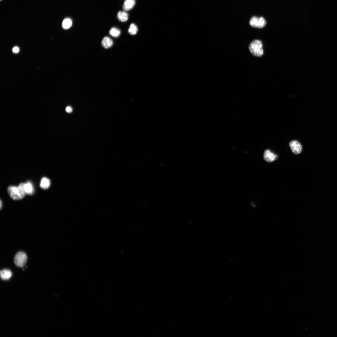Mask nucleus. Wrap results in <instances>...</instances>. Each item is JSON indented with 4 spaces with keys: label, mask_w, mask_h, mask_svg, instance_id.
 <instances>
[{
    "label": "nucleus",
    "mask_w": 337,
    "mask_h": 337,
    "mask_svg": "<svg viewBox=\"0 0 337 337\" xmlns=\"http://www.w3.org/2000/svg\"><path fill=\"white\" fill-rule=\"evenodd\" d=\"M24 183L20 184L18 186H12L8 188V192L13 200H18L22 199L26 194L24 187Z\"/></svg>",
    "instance_id": "obj_1"
},
{
    "label": "nucleus",
    "mask_w": 337,
    "mask_h": 337,
    "mask_svg": "<svg viewBox=\"0 0 337 337\" xmlns=\"http://www.w3.org/2000/svg\"><path fill=\"white\" fill-rule=\"evenodd\" d=\"M249 51L254 56L260 57L264 55L262 42L259 40H253L248 47Z\"/></svg>",
    "instance_id": "obj_2"
},
{
    "label": "nucleus",
    "mask_w": 337,
    "mask_h": 337,
    "mask_svg": "<svg viewBox=\"0 0 337 337\" xmlns=\"http://www.w3.org/2000/svg\"><path fill=\"white\" fill-rule=\"evenodd\" d=\"M27 257L26 254L23 252H19L16 255L14 258L15 265L19 267H23L26 263Z\"/></svg>",
    "instance_id": "obj_3"
},
{
    "label": "nucleus",
    "mask_w": 337,
    "mask_h": 337,
    "mask_svg": "<svg viewBox=\"0 0 337 337\" xmlns=\"http://www.w3.org/2000/svg\"><path fill=\"white\" fill-rule=\"evenodd\" d=\"M289 146L293 152L297 154L300 153L302 151V146L299 141L293 140L291 141L289 143Z\"/></svg>",
    "instance_id": "obj_4"
},
{
    "label": "nucleus",
    "mask_w": 337,
    "mask_h": 337,
    "mask_svg": "<svg viewBox=\"0 0 337 337\" xmlns=\"http://www.w3.org/2000/svg\"><path fill=\"white\" fill-rule=\"evenodd\" d=\"M264 157L265 160L268 162L271 163L277 159L278 156L270 150H267L264 153Z\"/></svg>",
    "instance_id": "obj_5"
},
{
    "label": "nucleus",
    "mask_w": 337,
    "mask_h": 337,
    "mask_svg": "<svg viewBox=\"0 0 337 337\" xmlns=\"http://www.w3.org/2000/svg\"><path fill=\"white\" fill-rule=\"evenodd\" d=\"M135 0H125L123 6V8L125 11L132 10L135 5Z\"/></svg>",
    "instance_id": "obj_6"
},
{
    "label": "nucleus",
    "mask_w": 337,
    "mask_h": 337,
    "mask_svg": "<svg viewBox=\"0 0 337 337\" xmlns=\"http://www.w3.org/2000/svg\"><path fill=\"white\" fill-rule=\"evenodd\" d=\"M1 279L3 280H8L12 277V273L10 270L4 269L0 273Z\"/></svg>",
    "instance_id": "obj_7"
},
{
    "label": "nucleus",
    "mask_w": 337,
    "mask_h": 337,
    "mask_svg": "<svg viewBox=\"0 0 337 337\" xmlns=\"http://www.w3.org/2000/svg\"><path fill=\"white\" fill-rule=\"evenodd\" d=\"M112 40L109 37H106L103 39L102 44L103 48L107 49L111 48L113 45Z\"/></svg>",
    "instance_id": "obj_8"
},
{
    "label": "nucleus",
    "mask_w": 337,
    "mask_h": 337,
    "mask_svg": "<svg viewBox=\"0 0 337 337\" xmlns=\"http://www.w3.org/2000/svg\"><path fill=\"white\" fill-rule=\"evenodd\" d=\"M24 190L26 194L32 195L34 193V188L31 182L28 181L24 183Z\"/></svg>",
    "instance_id": "obj_9"
},
{
    "label": "nucleus",
    "mask_w": 337,
    "mask_h": 337,
    "mask_svg": "<svg viewBox=\"0 0 337 337\" xmlns=\"http://www.w3.org/2000/svg\"><path fill=\"white\" fill-rule=\"evenodd\" d=\"M117 16L119 21L122 22H125L129 18V15L126 11H120L118 13Z\"/></svg>",
    "instance_id": "obj_10"
},
{
    "label": "nucleus",
    "mask_w": 337,
    "mask_h": 337,
    "mask_svg": "<svg viewBox=\"0 0 337 337\" xmlns=\"http://www.w3.org/2000/svg\"><path fill=\"white\" fill-rule=\"evenodd\" d=\"M50 179L46 177H44L42 178L40 182V186L43 189L46 190L50 187Z\"/></svg>",
    "instance_id": "obj_11"
},
{
    "label": "nucleus",
    "mask_w": 337,
    "mask_h": 337,
    "mask_svg": "<svg viewBox=\"0 0 337 337\" xmlns=\"http://www.w3.org/2000/svg\"><path fill=\"white\" fill-rule=\"evenodd\" d=\"M138 29L137 26L134 24H131L130 27L128 30L129 32L131 35H136L138 32Z\"/></svg>",
    "instance_id": "obj_12"
},
{
    "label": "nucleus",
    "mask_w": 337,
    "mask_h": 337,
    "mask_svg": "<svg viewBox=\"0 0 337 337\" xmlns=\"http://www.w3.org/2000/svg\"><path fill=\"white\" fill-rule=\"evenodd\" d=\"M109 33L112 37L117 38L120 36V31L118 29L114 27L110 30Z\"/></svg>",
    "instance_id": "obj_13"
},
{
    "label": "nucleus",
    "mask_w": 337,
    "mask_h": 337,
    "mask_svg": "<svg viewBox=\"0 0 337 337\" xmlns=\"http://www.w3.org/2000/svg\"><path fill=\"white\" fill-rule=\"evenodd\" d=\"M72 24L71 20L69 18L64 19L63 22V27L64 29H67L71 27Z\"/></svg>",
    "instance_id": "obj_14"
},
{
    "label": "nucleus",
    "mask_w": 337,
    "mask_h": 337,
    "mask_svg": "<svg viewBox=\"0 0 337 337\" xmlns=\"http://www.w3.org/2000/svg\"><path fill=\"white\" fill-rule=\"evenodd\" d=\"M259 18L256 17H253L251 19L250 22V25L254 28L258 27V25L259 21Z\"/></svg>",
    "instance_id": "obj_15"
},
{
    "label": "nucleus",
    "mask_w": 337,
    "mask_h": 337,
    "mask_svg": "<svg viewBox=\"0 0 337 337\" xmlns=\"http://www.w3.org/2000/svg\"><path fill=\"white\" fill-rule=\"evenodd\" d=\"M266 24V21L264 18L261 17L259 18L257 28L260 29L263 28Z\"/></svg>",
    "instance_id": "obj_16"
},
{
    "label": "nucleus",
    "mask_w": 337,
    "mask_h": 337,
    "mask_svg": "<svg viewBox=\"0 0 337 337\" xmlns=\"http://www.w3.org/2000/svg\"><path fill=\"white\" fill-rule=\"evenodd\" d=\"M66 111L67 113H71L72 111V109L71 107L70 106H67L66 108Z\"/></svg>",
    "instance_id": "obj_17"
},
{
    "label": "nucleus",
    "mask_w": 337,
    "mask_h": 337,
    "mask_svg": "<svg viewBox=\"0 0 337 337\" xmlns=\"http://www.w3.org/2000/svg\"><path fill=\"white\" fill-rule=\"evenodd\" d=\"M13 51L15 53H18L19 51V49L18 47H16L13 48Z\"/></svg>",
    "instance_id": "obj_18"
},
{
    "label": "nucleus",
    "mask_w": 337,
    "mask_h": 337,
    "mask_svg": "<svg viewBox=\"0 0 337 337\" xmlns=\"http://www.w3.org/2000/svg\"><path fill=\"white\" fill-rule=\"evenodd\" d=\"M2 201L1 200V206H0V207H1V208H2Z\"/></svg>",
    "instance_id": "obj_19"
},
{
    "label": "nucleus",
    "mask_w": 337,
    "mask_h": 337,
    "mask_svg": "<svg viewBox=\"0 0 337 337\" xmlns=\"http://www.w3.org/2000/svg\"><path fill=\"white\" fill-rule=\"evenodd\" d=\"M251 204H252V206H253V207H255V205H254V204H253V203H252Z\"/></svg>",
    "instance_id": "obj_20"
},
{
    "label": "nucleus",
    "mask_w": 337,
    "mask_h": 337,
    "mask_svg": "<svg viewBox=\"0 0 337 337\" xmlns=\"http://www.w3.org/2000/svg\"><path fill=\"white\" fill-rule=\"evenodd\" d=\"M1 1H2V0H1Z\"/></svg>",
    "instance_id": "obj_21"
}]
</instances>
